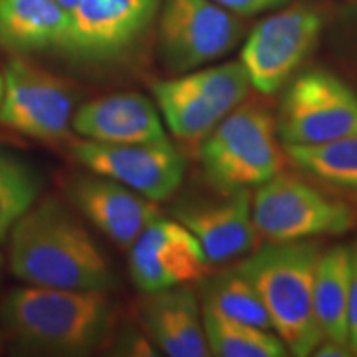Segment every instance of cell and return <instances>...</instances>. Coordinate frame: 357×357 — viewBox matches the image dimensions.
<instances>
[{
	"label": "cell",
	"instance_id": "16",
	"mask_svg": "<svg viewBox=\"0 0 357 357\" xmlns=\"http://www.w3.org/2000/svg\"><path fill=\"white\" fill-rule=\"evenodd\" d=\"M139 318L153 344L171 357L212 356L204 331L202 306L190 288L142 293Z\"/></svg>",
	"mask_w": 357,
	"mask_h": 357
},
{
	"label": "cell",
	"instance_id": "11",
	"mask_svg": "<svg viewBox=\"0 0 357 357\" xmlns=\"http://www.w3.org/2000/svg\"><path fill=\"white\" fill-rule=\"evenodd\" d=\"M207 265L199 240L176 218H154L129 247V273L141 293L202 281Z\"/></svg>",
	"mask_w": 357,
	"mask_h": 357
},
{
	"label": "cell",
	"instance_id": "2",
	"mask_svg": "<svg viewBox=\"0 0 357 357\" xmlns=\"http://www.w3.org/2000/svg\"><path fill=\"white\" fill-rule=\"evenodd\" d=\"M0 329L24 354L83 357L106 349L116 311L106 291L24 284L0 301Z\"/></svg>",
	"mask_w": 357,
	"mask_h": 357
},
{
	"label": "cell",
	"instance_id": "28",
	"mask_svg": "<svg viewBox=\"0 0 357 357\" xmlns=\"http://www.w3.org/2000/svg\"><path fill=\"white\" fill-rule=\"evenodd\" d=\"M314 356H319V357H349V356H354V354H352L349 346L337 344V342L328 341V339H326V342L323 341L318 347H316Z\"/></svg>",
	"mask_w": 357,
	"mask_h": 357
},
{
	"label": "cell",
	"instance_id": "12",
	"mask_svg": "<svg viewBox=\"0 0 357 357\" xmlns=\"http://www.w3.org/2000/svg\"><path fill=\"white\" fill-rule=\"evenodd\" d=\"M155 8L158 0H79L60 48L79 61L105 63L139 38Z\"/></svg>",
	"mask_w": 357,
	"mask_h": 357
},
{
	"label": "cell",
	"instance_id": "7",
	"mask_svg": "<svg viewBox=\"0 0 357 357\" xmlns=\"http://www.w3.org/2000/svg\"><path fill=\"white\" fill-rule=\"evenodd\" d=\"M276 129L283 144H319L357 132V95L336 75L311 70L289 84Z\"/></svg>",
	"mask_w": 357,
	"mask_h": 357
},
{
	"label": "cell",
	"instance_id": "1",
	"mask_svg": "<svg viewBox=\"0 0 357 357\" xmlns=\"http://www.w3.org/2000/svg\"><path fill=\"white\" fill-rule=\"evenodd\" d=\"M7 242L8 268L24 284L106 293L116 287L106 253L58 197L40 199L15 223Z\"/></svg>",
	"mask_w": 357,
	"mask_h": 357
},
{
	"label": "cell",
	"instance_id": "4",
	"mask_svg": "<svg viewBox=\"0 0 357 357\" xmlns=\"http://www.w3.org/2000/svg\"><path fill=\"white\" fill-rule=\"evenodd\" d=\"M199 159L222 194L265 184L284 167L276 118L261 102L243 101L200 141Z\"/></svg>",
	"mask_w": 357,
	"mask_h": 357
},
{
	"label": "cell",
	"instance_id": "15",
	"mask_svg": "<svg viewBox=\"0 0 357 357\" xmlns=\"http://www.w3.org/2000/svg\"><path fill=\"white\" fill-rule=\"evenodd\" d=\"M71 131L102 144H144L167 139L160 113L139 93H114L79 105Z\"/></svg>",
	"mask_w": 357,
	"mask_h": 357
},
{
	"label": "cell",
	"instance_id": "25",
	"mask_svg": "<svg viewBox=\"0 0 357 357\" xmlns=\"http://www.w3.org/2000/svg\"><path fill=\"white\" fill-rule=\"evenodd\" d=\"M106 349L114 351L113 354L118 356H155L153 341L149 337L142 336L134 329H124L119 334L111 336Z\"/></svg>",
	"mask_w": 357,
	"mask_h": 357
},
{
	"label": "cell",
	"instance_id": "19",
	"mask_svg": "<svg viewBox=\"0 0 357 357\" xmlns=\"http://www.w3.org/2000/svg\"><path fill=\"white\" fill-rule=\"evenodd\" d=\"M153 95L162 121L178 139L200 142L225 118L211 101L192 89L181 75L155 82Z\"/></svg>",
	"mask_w": 357,
	"mask_h": 357
},
{
	"label": "cell",
	"instance_id": "27",
	"mask_svg": "<svg viewBox=\"0 0 357 357\" xmlns=\"http://www.w3.org/2000/svg\"><path fill=\"white\" fill-rule=\"evenodd\" d=\"M349 349L357 354V245L352 250V273L349 294Z\"/></svg>",
	"mask_w": 357,
	"mask_h": 357
},
{
	"label": "cell",
	"instance_id": "29",
	"mask_svg": "<svg viewBox=\"0 0 357 357\" xmlns=\"http://www.w3.org/2000/svg\"><path fill=\"white\" fill-rule=\"evenodd\" d=\"M55 2L58 3V6H61L63 8H66V10H73L75 7L78 6L79 0H55Z\"/></svg>",
	"mask_w": 357,
	"mask_h": 357
},
{
	"label": "cell",
	"instance_id": "30",
	"mask_svg": "<svg viewBox=\"0 0 357 357\" xmlns=\"http://www.w3.org/2000/svg\"><path fill=\"white\" fill-rule=\"evenodd\" d=\"M6 337H3V333H2V329H0V354H2V351L6 349Z\"/></svg>",
	"mask_w": 357,
	"mask_h": 357
},
{
	"label": "cell",
	"instance_id": "14",
	"mask_svg": "<svg viewBox=\"0 0 357 357\" xmlns=\"http://www.w3.org/2000/svg\"><path fill=\"white\" fill-rule=\"evenodd\" d=\"M174 218L199 240L208 263L247 255L260 236L248 189L225 192L220 199L181 202L174 208Z\"/></svg>",
	"mask_w": 357,
	"mask_h": 357
},
{
	"label": "cell",
	"instance_id": "23",
	"mask_svg": "<svg viewBox=\"0 0 357 357\" xmlns=\"http://www.w3.org/2000/svg\"><path fill=\"white\" fill-rule=\"evenodd\" d=\"M202 305L230 319L273 331L260 294L236 268L204 281Z\"/></svg>",
	"mask_w": 357,
	"mask_h": 357
},
{
	"label": "cell",
	"instance_id": "32",
	"mask_svg": "<svg viewBox=\"0 0 357 357\" xmlns=\"http://www.w3.org/2000/svg\"><path fill=\"white\" fill-rule=\"evenodd\" d=\"M2 268H3V255L2 252H0V275H2Z\"/></svg>",
	"mask_w": 357,
	"mask_h": 357
},
{
	"label": "cell",
	"instance_id": "6",
	"mask_svg": "<svg viewBox=\"0 0 357 357\" xmlns=\"http://www.w3.org/2000/svg\"><path fill=\"white\" fill-rule=\"evenodd\" d=\"M252 208L258 235L273 243L341 235L356 223V213L346 202L283 172L257 187Z\"/></svg>",
	"mask_w": 357,
	"mask_h": 357
},
{
	"label": "cell",
	"instance_id": "17",
	"mask_svg": "<svg viewBox=\"0 0 357 357\" xmlns=\"http://www.w3.org/2000/svg\"><path fill=\"white\" fill-rule=\"evenodd\" d=\"M70 12L55 0H0V43L24 55L60 48Z\"/></svg>",
	"mask_w": 357,
	"mask_h": 357
},
{
	"label": "cell",
	"instance_id": "13",
	"mask_svg": "<svg viewBox=\"0 0 357 357\" xmlns=\"http://www.w3.org/2000/svg\"><path fill=\"white\" fill-rule=\"evenodd\" d=\"M63 194L79 215L124 250L160 215L153 200L86 169L63 177Z\"/></svg>",
	"mask_w": 357,
	"mask_h": 357
},
{
	"label": "cell",
	"instance_id": "24",
	"mask_svg": "<svg viewBox=\"0 0 357 357\" xmlns=\"http://www.w3.org/2000/svg\"><path fill=\"white\" fill-rule=\"evenodd\" d=\"M181 77L200 96L211 101L223 116L247 101L252 88L242 61H230L211 68L194 70Z\"/></svg>",
	"mask_w": 357,
	"mask_h": 357
},
{
	"label": "cell",
	"instance_id": "9",
	"mask_svg": "<svg viewBox=\"0 0 357 357\" xmlns=\"http://www.w3.org/2000/svg\"><path fill=\"white\" fill-rule=\"evenodd\" d=\"M68 153L86 171L113 178L155 204L171 199L185 176L184 155L169 139L144 144L75 139Z\"/></svg>",
	"mask_w": 357,
	"mask_h": 357
},
{
	"label": "cell",
	"instance_id": "8",
	"mask_svg": "<svg viewBox=\"0 0 357 357\" xmlns=\"http://www.w3.org/2000/svg\"><path fill=\"white\" fill-rule=\"evenodd\" d=\"M234 13L213 0H164L159 53L169 71L184 75L227 55L242 37Z\"/></svg>",
	"mask_w": 357,
	"mask_h": 357
},
{
	"label": "cell",
	"instance_id": "5",
	"mask_svg": "<svg viewBox=\"0 0 357 357\" xmlns=\"http://www.w3.org/2000/svg\"><path fill=\"white\" fill-rule=\"evenodd\" d=\"M2 71L0 124L47 144L70 141L78 102L73 84L20 55L8 58Z\"/></svg>",
	"mask_w": 357,
	"mask_h": 357
},
{
	"label": "cell",
	"instance_id": "10",
	"mask_svg": "<svg viewBox=\"0 0 357 357\" xmlns=\"http://www.w3.org/2000/svg\"><path fill=\"white\" fill-rule=\"evenodd\" d=\"M323 20L311 8L293 7L261 20L245 42L240 61L252 86L273 95L314 47Z\"/></svg>",
	"mask_w": 357,
	"mask_h": 357
},
{
	"label": "cell",
	"instance_id": "3",
	"mask_svg": "<svg viewBox=\"0 0 357 357\" xmlns=\"http://www.w3.org/2000/svg\"><path fill=\"white\" fill-rule=\"evenodd\" d=\"M319 257V247L310 240L268 242L235 266L260 294L273 331L296 357L314 354L324 341L314 310Z\"/></svg>",
	"mask_w": 357,
	"mask_h": 357
},
{
	"label": "cell",
	"instance_id": "18",
	"mask_svg": "<svg viewBox=\"0 0 357 357\" xmlns=\"http://www.w3.org/2000/svg\"><path fill=\"white\" fill-rule=\"evenodd\" d=\"M352 250L334 247L321 253L314 278L316 318L324 341L349 346Z\"/></svg>",
	"mask_w": 357,
	"mask_h": 357
},
{
	"label": "cell",
	"instance_id": "21",
	"mask_svg": "<svg viewBox=\"0 0 357 357\" xmlns=\"http://www.w3.org/2000/svg\"><path fill=\"white\" fill-rule=\"evenodd\" d=\"M298 167L329 185L357 189V132L319 144H283Z\"/></svg>",
	"mask_w": 357,
	"mask_h": 357
},
{
	"label": "cell",
	"instance_id": "33",
	"mask_svg": "<svg viewBox=\"0 0 357 357\" xmlns=\"http://www.w3.org/2000/svg\"><path fill=\"white\" fill-rule=\"evenodd\" d=\"M0 137H6V136H3V134H0Z\"/></svg>",
	"mask_w": 357,
	"mask_h": 357
},
{
	"label": "cell",
	"instance_id": "31",
	"mask_svg": "<svg viewBox=\"0 0 357 357\" xmlns=\"http://www.w3.org/2000/svg\"><path fill=\"white\" fill-rule=\"evenodd\" d=\"M3 96V71L0 70V101H2Z\"/></svg>",
	"mask_w": 357,
	"mask_h": 357
},
{
	"label": "cell",
	"instance_id": "22",
	"mask_svg": "<svg viewBox=\"0 0 357 357\" xmlns=\"http://www.w3.org/2000/svg\"><path fill=\"white\" fill-rule=\"evenodd\" d=\"M43 178L32 164L0 147V243L15 223L42 199Z\"/></svg>",
	"mask_w": 357,
	"mask_h": 357
},
{
	"label": "cell",
	"instance_id": "20",
	"mask_svg": "<svg viewBox=\"0 0 357 357\" xmlns=\"http://www.w3.org/2000/svg\"><path fill=\"white\" fill-rule=\"evenodd\" d=\"M208 349L217 357H284L288 347L276 333L230 319L202 305Z\"/></svg>",
	"mask_w": 357,
	"mask_h": 357
},
{
	"label": "cell",
	"instance_id": "26",
	"mask_svg": "<svg viewBox=\"0 0 357 357\" xmlns=\"http://www.w3.org/2000/svg\"><path fill=\"white\" fill-rule=\"evenodd\" d=\"M213 2L236 15H255L284 6L288 0H213Z\"/></svg>",
	"mask_w": 357,
	"mask_h": 357
}]
</instances>
